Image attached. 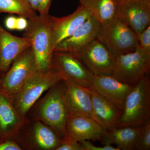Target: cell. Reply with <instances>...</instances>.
I'll use <instances>...</instances> for the list:
<instances>
[{"mask_svg":"<svg viewBox=\"0 0 150 150\" xmlns=\"http://www.w3.org/2000/svg\"><path fill=\"white\" fill-rule=\"evenodd\" d=\"M68 114L61 80L48 90V93L31 108L26 117L38 120L48 125L60 139L68 136L67 124Z\"/></svg>","mask_w":150,"mask_h":150,"instance_id":"1","label":"cell"},{"mask_svg":"<svg viewBox=\"0 0 150 150\" xmlns=\"http://www.w3.org/2000/svg\"><path fill=\"white\" fill-rule=\"evenodd\" d=\"M62 80L60 73L53 68L36 71L12 100L15 107L21 115L26 117L43 93Z\"/></svg>","mask_w":150,"mask_h":150,"instance_id":"2","label":"cell"},{"mask_svg":"<svg viewBox=\"0 0 150 150\" xmlns=\"http://www.w3.org/2000/svg\"><path fill=\"white\" fill-rule=\"evenodd\" d=\"M51 16H36L28 20L23 37L30 40L37 71L51 68L53 52L51 44Z\"/></svg>","mask_w":150,"mask_h":150,"instance_id":"3","label":"cell"},{"mask_svg":"<svg viewBox=\"0 0 150 150\" xmlns=\"http://www.w3.org/2000/svg\"><path fill=\"white\" fill-rule=\"evenodd\" d=\"M150 119V79L146 75L126 97L118 127L141 126Z\"/></svg>","mask_w":150,"mask_h":150,"instance_id":"4","label":"cell"},{"mask_svg":"<svg viewBox=\"0 0 150 150\" xmlns=\"http://www.w3.org/2000/svg\"><path fill=\"white\" fill-rule=\"evenodd\" d=\"M12 140L23 150H56L60 139L48 125L39 120L28 118Z\"/></svg>","mask_w":150,"mask_h":150,"instance_id":"5","label":"cell"},{"mask_svg":"<svg viewBox=\"0 0 150 150\" xmlns=\"http://www.w3.org/2000/svg\"><path fill=\"white\" fill-rule=\"evenodd\" d=\"M115 68L112 76L118 80L135 87L150 69V52L140 47L132 52L115 55Z\"/></svg>","mask_w":150,"mask_h":150,"instance_id":"6","label":"cell"},{"mask_svg":"<svg viewBox=\"0 0 150 150\" xmlns=\"http://www.w3.org/2000/svg\"><path fill=\"white\" fill-rule=\"evenodd\" d=\"M37 71L31 46L22 52L0 81V88L12 100L33 73Z\"/></svg>","mask_w":150,"mask_h":150,"instance_id":"7","label":"cell"},{"mask_svg":"<svg viewBox=\"0 0 150 150\" xmlns=\"http://www.w3.org/2000/svg\"><path fill=\"white\" fill-rule=\"evenodd\" d=\"M97 38L114 55L132 52L139 46L137 35L117 17L101 25Z\"/></svg>","mask_w":150,"mask_h":150,"instance_id":"8","label":"cell"},{"mask_svg":"<svg viewBox=\"0 0 150 150\" xmlns=\"http://www.w3.org/2000/svg\"><path fill=\"white\" fill-rule=\"evenodd\" d=\"M51 68L60 73L62 80L72 82L87 88L91 87L93 74L76 54L53 52Z\"/></svg>","mask_w":150,"mask_h":150,"instance_id":"9","label":"cell"},{"mask_svg":"<svg viewBox=\"0 0 150 150\" xmlns=\"http://www.w3.org/2000/svg\"><path fill=\"white\" fill-rule=\"evenodd\" d=\"M75 54L93 75H112L115 66V55L98 38Z\"/></svg>","mask_w":150,"mask_h":150,"instance_id":"10","label":"cell"},{"mask_svg":"<svg viewBox=\"0 0 150 150\" xmlns=\"http://www.w3.org/2000/svg\"><path fill=\"white\" fill-rule=\"evenodd\" d=\"M118 1L116 17L124 23L139 39L142 32L150 25V0H118Z\"/></svg>","mask_w":150,"mask_h":150,"instance_id":"11","label":"cell"},{"mask_svg":"<svg viewBox=\"0 0 150 150\" xmlns=\"http://www.w3.org/2000/svg\"><path fill=\"white\" fill-rule=\"evenodd\" d=\"M62 81L63 97L69 115L86 116L95 121L89 88L69 81Z\"/></svg>","mask_w":150,"mask_h":150,"instance_id":"12","label":"cell"},{"mask_svg":"<svg viewBox=\"0 0 150 150\" xmlns=\"http://www.w3.org/2000/svg\"><path fill=\"white\" fill-rule=\"evenodd\" d=\"M90 88L122 112L126 97L134 88L112 75H93Z\"/></svg>","mask_w":150,"mask_h":150,"instance_id":"13","label":"cell"},{"mask_svg":"<svg viewBox=\"0 0 150 150\" xmlns=\"http://www.w3.org/2000/svg\"><path fill=\"white\" fill-rule=\"evenodd\" d=\"M91 16L90 12L80 4L74 13L67 16H51V44L52 52L58 44L72 35Z\"/></svg>","mask_w":150,"mask_h":150,"instance_id":"14","label":"cell"},{"mask_svg":"<svg viewBox=\"0 0 150 150\" xmlns=\"http://www.w3.org/2000/svg\"><path fill=\"white\" fill-rule=\"evenodd\" d=\"M101 25L91 16L73 34L63 40L54 48L55 51L76 54L96 39L101 29Z\"/></svg>","mask_w":150,"mask_h":150,"instance_id":"15","label":"cell"},{"mask_svg":"<svg viewBox=\"0 0 150 150\" xmlns=\"http://www.w3.org/2000/svg\"><path fill=\"white\" fill-rule=\"evenodd\" d=\"M31 46L29 39L15 36L0 25V81L16 58Z\"/></svg>","mask_w":150,"mask_h":150,"instance_id":"16","label":"cell"},{"mask_svg":"<svg viewBox=\"0 0 150 150\" xmlns=\"http://www.w3.org/2000/svg\"><path fill=\"white\" fill-rule=\"evenodd\" d=\"M28 120L20 114L12 100L0 88V142L12 140Z\"/></svg>","mask_w":150,"mask_h":150,"instance_id":"17","label":"cell"},{"mask_svg":"<svg viewBox=\"0 0 150 150\" xmlns=\"http://www.w3.org/2000/svg\"><path fill=\"white\" fill-rule=\"evenodd\" d=\"M67 130L68 136L78 142L83 140L101 142L106 131L92 118L70 115L67 119Z\"/></svg>","mask_w":150,"mask_h":150,"instance_id":"18","label":"cell"},{"mask_svg":"<svg viewBox=\"0 0 150 150\" xmlns=\"http://www.w3.org/2000/svg\"><path fill=\"white\" fill-rule=\"evenodd\" d=\"M88 88L91 95L96 121L105 130L117 127L122 111L99 95L91 88Z\"/></svg>","mask_w":150,"mask_h":150,"instance_id":"19","label":"cell"},{"mask_svg":"<svg viewBox=\"0 0 150 150\" xmlns=\"http://www.w3.org/2000/svg\"><path fill=\"white\" fill-rule=\"evenodd\" d=\"M141 126H127L106 130L101 142L102 144H115L120 150H135Z\"/></svg>","mask_w":150,"mask_h":150,"instance_id":"20","label":"cell"},{"mask_svg":"<svg viewBox=\"0 0 150 150\" xmlns=\"http://www.w3.org/2000/svg\"><path fill=\"white\" fill-rule=\"evenodd\" d=\"M79 2L101 25L116 17L118 0H79Z\"/></svg>","mask_w":150,"mask_h":150,"instance_id":"21","label":"cell"},{"mask_svg":"<svg viewBox=\"0 0 150 150\" xmlns=\"http://www.w3.org/2000/svg\"><path fill=\"white\" fill-rule=\"evenodd\" d=\"M0 13L15 14L28 20L37 16L26 0H0Z\"/></svg>","mask_w":150,"mask_h":150,"instance_id":"22","label":"cell"},{"mask_svg":"<svg viewBox=\"0 0 150 150\" xmlns=\"http://www.w3.org/2000/svg\"><path fill=\"white\" fill-rule=\"evenodd\" d=\"M135 150H150V119L141 126L139 137Z\"/></svg>","mask_w":150,"mask_h":150,"instance_id":"23","label":"cell"},{"mask_svg":"<svg viewBox=\"0 0 150 150\" xmlns=\"http://www.w3.org/2000/svg\"><path fill=\"white\" fill-rule=\"evenodd\" d=\"M56 150H84L80 143L67 136L60 139L59 146Z\"/></svg>","mask_w":150,"mask_h":150,"instance_id":"24","label":"cell"},{"mask_svg":"<svg viewBox=\"0 0 150 150\" xmlns=\"http://www.w3.org/2000/svg\"><path fill=\"white\" fill-rule=\"evenodd\" d=\"M138 40L139 47L150 52V25L142 32Z\"/></svg>","mask_w":150,"mask_h":150,"instance_id":"25","label":"cell"},{"mask_svg":"<svg viewBox=\"0 0 150 150\" xmlns=\"http://www.w3.org/2000/svg\"><path fill=\"white\" fill-rule=\"evenodd\" d=\"M82 146L84 150H120L110 145H103V146H96L93 144L88 140H81L79 142Z\"/></svg>","mask_w":150,"mask_h":150,"instance_id":"26","label":"cell"},{"mask_svg":"<svg viewBox=\"0 0 150 150\" xmlns=\"http://www.w3.org/2000/svg\"><path fill=\"white\" fill-rule=\"evenodd\" d=\"M53 0H38L37 10L40 16L48 15L49 9Z\"/></svg>","mask_w":150,"mask_h":150,"instance_id":"27","label":"cell"},{"mask_svg":"<svg viewBox=\"0 0 150 150\" xmlns=\"http://www.w3.org/2000/svg\"><path fill=\"white\" fill-rule=\"evenodd\" d=\"M22 149L13 140L0 142V150H22Z\"/></svg>","mask_w":150,"mask_h":150,"instance_id":"28","label":"cell"},{"mask_svg":"<svg viewBox=\"0 0 150 150\" xmlns=\"http://www.w3.org/2000/svg\"><path fill=\"white\" fill-rule=\"evenodd\" d=\"M28 21L25 18L20 16L17 18L16 30H25L27 27Z\"/></svg>","mask_w":150,"mask_h":150,"instance_id":"29","label":"cell"},{"mask_svg":"<svg viewBox=\"0 0 150 150\" xmlns=\"http://www.w3.org/2000/svg\"><path fill=\"white\" fill-rule=\"evenodd\" d=\"M17 18L13 16L8 17L6 19L5 24L6 27L11 30H16Z\"/></svg>","mask_w":150,"mask_h":150,"instance_id":"30","label":"cell"},{"mask_svg":"<svg viewBox=\"0 0 150 150\" xmlns=\"http://www.w3.org/2000/svg\"><path fill=\"white\" fill-rule=\"evenodd\" d=\"M26 1L29 3V4L36 11L38 0H26Z\"/></svg>","mask_w":150,"mask_h":150,"instance_id":"31","label":"cell"}]
</instances>
